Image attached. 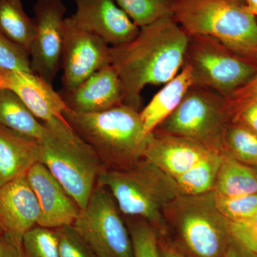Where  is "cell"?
Here are the masks:
<instances>
[{"mask_svg": "<svg viewBox=\"0 0 257 257\" xmlns=\"http://www.w3.org/2000/svg\"><path fill=\"white\" fill-rule=\"evenodd\" d=\"M189 40L169 16L140 28L131 42L111 47V64L121 82L123 104L140 110L145 87L175 78L183 67Z\"/></svg>", "mask_w": 257, "mask_h": 257, "instance_id": "obj_1", "label": "cell"}, {"mask_svg": "<svg viewBox=\"0 0 257 257\" xmlns=\"http://www.w3.org/2000/svg\"><path fill=\"white\" fill-rule=\"evenodd\" d=\"M63 117L94 149L106 170H127L144 159L152 134L145 132L136 109L125 104L96 113L67 108Z\"/></svg>", "mask_w": 257, "mask_h": 257, "instance_id": "obj_2", "label": "cell"}, {"mask_svg": "<svg viewBox=\"0 0 257 257\" xmlns=\"http://www.w3.org/2000/svg\"><path fill=\"white\" fill-rule=\"evenodd\" d=\"M170 8L172 18L189 36L211 37L254 62L257 20L243 0H172Z\"/></svg>", "mask_w": 257, "mask_h": 257, "instance_id": "obj_3", "label": "cell"}, {"mask_svg": "<svg viewBox=\"0 0 257 257\" xmlns=\"http://www.w3.org/2000/svg\"><path fill=\"white\" fill-rule=\"evenodd\" d=\"M44 124L39 142L40 162L50 170L81 209L87 205L99 175L106 170L90 145L66 120Z\"/></svg>", "mask_w": 257, "mask_h": 257, "instance_id": "obj_4", "label": "cell"}, {"mask_svg": "<svg viewBox=\"0 0 257 257\" xmlns=\"http://www.w3.org/2000/svg\"><path fill=\"white\" fill-rule=\"evenodd\" d=\"M97 182L110 192L124 217L141 218L159 239H168L164 210L179 194L175 179L143 159L127 170H104Z\"/></svg>", "mask_w": 257, "mask_h": 257, "instance_id": "obj_5", "label": "cell"}, {"mask_svg": "<svg viewBox=\"0 0 257 257\" xmlns=\"http://www.w3.org/2000/svg\"><path fill=\"white\" fill-rule=\"evenodd\" d=\"M164 216L170 241L187 257H224L231 238L229 222L221 214L213 192L179 194L167 204Z\"/></svg>", "mask_w": 257, "mask_h": 257, "instance_id": "obj_6", "label": "cell"}, {"mask_svg": "<svg viewBox=\"0 0 257 257\" xmlns=\"http://www.w3.org/2000/svg\"><path fill=\"white\" fill-rule=\"evenodd\" d=\"M231 118L224 96L193 85L172 114L154 132L189 139L224 152V137Z\"/></svg>", "mask_w": 257, "mask_h": 257, "instance_id": "obj_7", "label": "cell"}, {"mask_svg": "<svg viewBox=\"0 0 257 257\" xmlns=\"http://www.w3.org/2000/svg\"><path fill=\"white\" fill-rule=\"evenodd\" d=\"M184 65L192 72L194 85L229 95L257 73V64L211 37L189 36Z\"/></svg>", "mask_w": 257, "mask_h": 257, "instance_id": "obj_8", "label": "cell"}, {"mask_svg": "<svg viewBox=\"0 0 257 257\" xmlns=\"http://www.w3.org/2000/svg\"><path fill=\"white\" fill-rule=\"evenodd\" d=\"M110 192L96 183L72 226L98 257H134L127 225Z\"/></svg>", "mask_w": 257, "mask_h": 257, "instance_id": "obj_9", "label": "cell"}, {"mask_svg": "<svg viewBox=\"0 0 257 257\" xmlns=\"http://www.w3.org/2000/svg\"><path fill=\"white\" fill-rule=\"evenodd\" d=\"M111 46L79 26L71 17L63 23L62 64L64 90L78 87L88 77L111 64Z\"/></svg>", "mask_w": 257, "mask_h": 257, "instance_id": "obj_10", "label": "cell"}, {"mask_svg": "<svg viewBox=\"0 0 257 257\" xmlns=\"http://www.w3.org/2000/svg\"><path fill=\"white\" fill-rule=\"evenodd\" d=\"M66 10L62 0H37L33 7L36 35L30 50L31 69L51 84L62 64Z\"/></svg>", "mask_w": 257, "mask_h": 257, "instance_id": "obj_11", "label": "cell"}, {"mask_svg": "<svg viewBox=\"0 0 257 257\" xmlns=\"http://www.w3.org/2000/svg\"><path fill=\"white\" fill-rule=\"evenodd\" d=\"M72 20L81 28L101 37L111 47L134 40L140 28L114 0H74Z\"/></svg>", "mask_w": 257, "mask_h": 257, "instance_id": "obj_12", "label": "cell"}, {"mask_svg": "<svg viewBox=\"0 0 257 257\" xmlns=\"http://www.w3.org/2000/svg\"><path fill=\"white\" fill-rule=\"evenodd\" d=\"M26 176L40 205L39 226L55 229L73 224L80 207L50 170L39 162L32 166Z\"/></svg>", "mask_w": 257, "mask_h": 257, "instance_id": "obj_13", "label": "cell"}, {"mask_svg": "<svg viewBox=\"0 0 257 257\" xmlns=\"http://www.w3.org/2000/svg\"><path fill=\"white\" fill-rule=\"evenodd\" d=\"M26 175L0 187V229L20 241L25 233L38 225L41 214Z\"/></svg>", "mask_w": 257, "mask_h": 257, "instance_id": "obj_14", "label": "cell"}, {"mask_svg": "<svg viewBox=\"0 0 257 257\" xmlns=\"http://www.w3.org/2000/svg\"><path fill=\"white\" fill-rule=\"evenodd\" d=\"M71 110L96 113L123 104L119 75L111 64L96 71L72 90L60 93Z\"/></svg>", "mask_w": 257, "mask_h": 257, "instance_id": "obj_15", "label": "cell"}, {"mask_svg": "<svg viewBox=\"0 0 257 257\" xmlns=\"http://www.w3.org/2000/svg\"><path fill=\"white\" fill-rule=\"evenodd\" d=\"M213 151L214 150L189 139L153 132L144 159L175 179Z\"/></svg>", "mask_w": 257, "mask_h": 257, "instance_id": "obj_16", "label": "cell"}, {"mask_svg": "<svg viewBox=\"0 0 257 257\" xmlns=\"http://www.w3.org/2000/svg\"><path fill=\"white\" fill-rule=\"evenodd\" d=\"M0 74L4 87L15 92L37 119L42 122L54 118L65 120L63 112L68 107L52 84L33 72L0 68Z\"/></svg>", "mask_w": 257, "mask_h": 257, "instance_id": "obj_17", "label": "cell"}, {"mask_svg": "<svg viewBox=\"0 0 257 257\" xmlns=\"http://www.w3.org/2000/svg\"><path fill=\"white\" fill-rule=\"evenodd\" d=\"M40 162L39 142L0 125V187Z\"/></svg>", "mask_w": 257, "mask_h": 257, "instance_id": "obj_18", "label": "cell"}, {"mask_svg": "<svg viewBox=\"0 0 257 257\" xmlns=\"http://www.w3.org/2000/svg\"><path fill=\"white\" fill-rule=\"evenodd\" d=\"M193 85L194 79L191 69L188 66L184 65L175 78L166 83L149 104L140 111L146 133H153L176 110Z\"/></svg>", "mask_w": 257, "mask_h": 257, "instance_id": "obj_19", "label": "cell"}, {"mask_svg": "<svg viewBox=\"0 0 257 257\" xmlns=\"http://www.w3.org/2000/svg\"><path fill=\"white\" fill-rule=\"evenodd\" d=\"M214 192L223 197L257 194V165L243 163L223 154Z\"/></svg>", "mask_w": 257, "mask_h": 257, "instance_id": "obj_20", "label": "cell"}, {"mask_svg": "<svg viewBox=\"0 0 257 257\" xmlns=\"http://www.w3.org/2000/svg\"><path fill=\"white\" fill-rule=\"evenodd\" d=\"M0 125L37 141L43 135L40 122L19 96L8 88H0Z\"/></svg>", "mask_w": 257, "mask_h": 257, "instance_id": "obj_21", "label": "cell"}, {"mask_svg": "<svg viewBox=\"0 0 257 257\" xmlns=\"http://www.w3.org/2000/svg\"><path fill=\"white\" fill-rule=\"evenodd\" d=\"M0 32L30 54L36 28L21 0H0Z\"/></svg>", "mask_w": 257, "mask_h": 257, "instance_id": "obj_22", "label": "cell"}, {"mask_svg": "<svg viewBox=\"0 0 257 257\" xmlns=\"http://www.w3.org/2000/svg\"><path fill=\"white\" fill-rule=\"evenodd\" d=\"M224 152H211L190 170L175 179L181 195L196 196L213 192Z\"/></svg>", "mask_w": 257, "mask_h": 257, "instance_id": "obj_23", "label": "cell"}, {"mask_svg": "<svg viewBox=\"0 0 257 257\" xmlns=\"http://www.w3.org/2000/svg\"><path fill=\"white\" fill-rule=\"evenodd\" d=\"M223 150L235 160L257 165V134L243 125L230 122L225 131Z\"/></svg>", "mask_w": 257, "mask_h": 257, "instance_id": "obj_24", "label": "cell"}, {"mask_svg": "<svg viewBox=\"0 0 257 257\" xmlns=\"http://www.w3.org/2000/svg\"><path fill=\"white\" fill-rule=\"evenodd\" d=\"M140 28L172 16L170 4L165 0H114Z\"/></svg>", "mask_w": 257, "mask_h": 257, "instance_id": "obj_25", "label": "cell"}, {"mask_svg": "<svg viewBox=\"0 0 257 257\" xmlns=\"http://www.w3.org/2000/svg\"><path fill=\"white\" fill-rule=\"evenodd\" d=\"M124 219L133 241L134 257H161L158 236L151 225L141 218Z\"/></svg>", "mask_w": 257, "mask_h": 257, "instance_id": "obj_26", "label": "cell"}, {"mask_svg": "<svg viewBox=\"0 0 257 257\" xmlns=\"http://www.w3.org/2000/svg\"><path fill=\"white\" fill-rule=\"evenodd\" d=\"M27 257H60L55 229L37 225L23 237Z\"/></svg>", "mask_w": 257, "mask_h": 257, "instance_id": "obj_27", "label": "cell"}, {"mask_svg": "<svg viewBox=\"0 0 257 257\" xmlns=\"http://www.w3.org/2000/svg\"><path fill=\"white\" fill-rule=\"evenodd\" d=\"M216 202L218 209L228 221L243 220L257 212V194L234 197L216 195Z\"/></svg>", "mask_w": 257, "mask_h": 257, "instance_id": "obj_28", "label": "cell"}, {"mask_svg": "<svg viewBox=\"0 0 257 257\" xmlns=\"http://www.w3.org/2000/svg\"><path fill=\"white\" fill-rule=\"evenodd\" d=\"M60 257H98L72 225L55 229Z\"/></svg>", "mask_w": 257, "mask_h": 257, "instance_id": "obj_29", "label": "cell"}, {"mask_svg": "<svg viewBox=\"0 0 257 257\" xmlns=\"http://www.w3.org/2000/svg\"><path fill=\"white\" fill-rule=\"evenodd\" d=\"M0 68L32 72L30 54L0 32Z\"/></svg>", "mask_w": 257, "mask_h": 257, "instance_id": "obj_30", "label": "cell"}, {"mask_svg": "<svg viewBox=\"0 0 257 257\" xmlns=\"http://www.w3.org/2000/svg\"><path fill=\"white\" fill-rule=\"evenodd\" d=\"M228 222L231 237L257 253V212L243 220Z\"/></svg>", "mask_w": 257, "mask_h": 257, "instance_id": "obj_31", "label": "cell"}, {"mask_svg": "<svg viewBox=\"0 0 257 257\" xmlns=\"http://www.w3.org/2000/svg\"><path fill=\"white\" fill-rule=\"evenodd\" d=\"M254 62L257 64V57ZM224 99L231 119L245 106L257 102V73L244 85L225 96Z\"/></svg>", "mask_w": 257, "mask_h": 257, "instance_id": "obj_32", "label": "cell"}, {"mask_svg": "<svg viewBox=\"0 0 257 257\" xmlns=\"http://www.w3.org/2000/svg\"><path fill=\"white\" fill-rule=\"evenodd\" d=\"M231 122L243 125L257 134V102L245 106L236 113Z\"/></svg>", "mask_w": 257, "mask_h": 257, "instance_id": "obj_33", "label": "cell"}, {"mask_svg": "<svg viewBox=\"0 0 257 257\" xmlns=\"http://www.w3.org/2000/svg\"><path fill=\"white\" fill-rule=\"evenodd\" d=\"M0 257H27L23 241L3 233L0 235Z\"/></svg>", "mask_w": 257, "mask_h": 257, "instance_id": "obj_34", "label": "cell"}, {"mask_svg": "<svg viewBox=\"0 0 257 257\" xmlns=\"http://www.w3.org/2000/svg\"><path fill=\"white\" fill-rule=\"evenodd\" d=\"M224 257H257V253L248 249L231 236Z\"/></svg>", "mask_w": 257, "mask_h": 257, "instance_id": "obj_35", "label": "cell"}, {"mask_svg": "<svg viewBox=\"0 0 257 257\" xmlns=\"http://www.w3.org/2000/svg\"><path fill=\"white\" fill-rule=\"evenodd\" d=\"M161 257H187L167 240L159 239Z\"/></svg>", "mask_w": 257, "mask_h": 257, "instance_id": "obj_36", "label": "cell"}, {"mask_svg": "<svg viewBox=\"0 0 257 257\" xmlns=\"http://www.w3.org/2000/svg\"><path fill=\"white\" fill-rule=\"evenodd\" d=\"M246 5V9L253 15L255 18L257 17V0H243Z\"/></svg>", "mask_w": 257, "mask_h": 257, "instance_id": "obj_37", "label": "cell"}, {"mask_svg": "<svg viewBox=\"0 0 257 257\" xmlns=\"http://www.w3.org/2000/svg\"><path fill=\"white\" fill-rule=\"evenodd\" d=\"M4 87V80H3V77H2L1 74H0V88Z\"/></svg>", "mask_w": 257, "mask_h": 257, "instance_id": "obj_38", "label": "cell"}, {"mask_svg": "<svg viewBox=\"0 0 257 257\" xmlns=\"http://www.w3.org/2000/svg\"><path fill=\"white\" fill-rule=\"evenodd\" d=\"M165 1L167 2V3H169L170 4L171 1H172V0H165Z\"/></svg>", "mask_w": 257, "mask_h": 257, "instance_id": "obj_39", "label": "cell"}, {"mask_svg": "<svg viewBox=\"0 0 257 257\" xmlns=\"http://www.w3.org/2000/svg\"><path fill=\"white\" fill-rule=\"evenodd\" d=\"M3 234V231H1V229H0V235Z\"/></svg>", "mask_w": 257, "mask_h": 257, "instance_id": "obj_40", "label": "cell"}]
</instances>
